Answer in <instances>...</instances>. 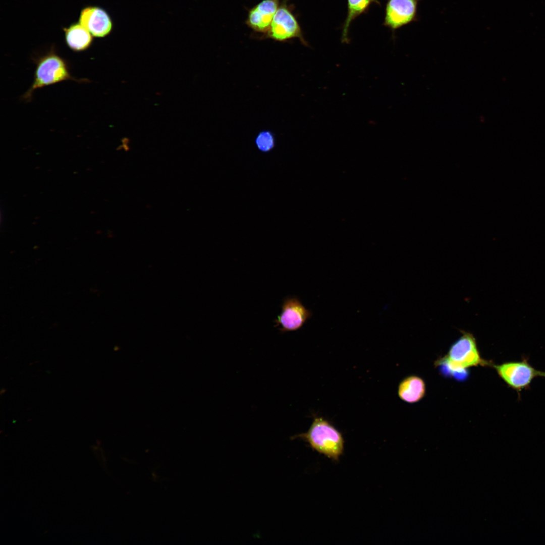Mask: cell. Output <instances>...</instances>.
I'll return each instance as SVG.
<instances>
[{"label": "cell", "mask_w": 545, "mask_h": 545, "mask_svg": "<svg viewBox=\"0 0 545 545\" xmlns=\"http://www.w3.org/2000/svg\"><path fill=\"white\" fill-rule=\"evenodd\" d=\"M281 0H262L248 12L247 25L253 31L264 34L269 27Z\"/></svg>", "instance_id": "9c48e42d"}, {"label": "cell", "mask_w": 545, "mask_h": 545, "mask_svg": "<svg viewBox=\"0 0 545 545\" xmlns=\"http://www.w3.org/2000/svg\"><path fill=\"white\" fill-rule=\"evenodd\" d=\"M420 1L387 0L383 25L394 34L397 29L418 21V6Z\"/></svg>", "instance_id": "8992f818"}, {"label": "cell", "mask_w": 545, "mask_h": 545, "mask_svg": "<svg viewBox=\"0 0 545 545\" xmlns=\"http://www.w3.org/2000/svg\"><path fill=\"white\" fill-rule=\"evenodd\" d=\"M493 367L500 378L510 388L519 393L527 390L534 379L545 377V371L535 369L524 358L519 361H509Z\"/></svg>", "instance_id": "277c9868"}, {"label": "cell", "mask_w": 545, "mask_h": 545, "mask_svg": "<svg viewBox=\"0 0 545 545\" xmlns=\"http://www.w3.org/2000/svg\"><path fill=\"white\" fill-rule=\"evenodd\" d=\"M372 4L380 5V2L378 0H347V13L342 27V42L349 43L351 23L357 17L366 13Z\"/></svg>", "instance_id": "7c38bea8"}, {"label": "cell", "mask_w": 545, "mask_h": 545, "mask_svg": "<svg viewBox=\"0 0 545 545\" xmlns=\"http://www.w3.org/2000/svg\"><path fill=\"white\" fill-rule=\"evenodd\" d=\"M254 144L260 152L269 153L275 149L276 145L275 134L268 130H262L256 136Z\"/></svg>", "instance_id": "4fadbf2b"}, {"label": "cell", "mask_w": 545, "mask_h": 545, "mask_svg": "<svg viewBox=\"0 0 545 545\" xmlns=\"http://www.w3.org/2000/svg\"><path fill=\"white\" fill-rule=\"evenodd\" d=\"M281 309L280 314L275 320V326L279 327L283 333L300 329L312 315L296 297L284 299Z\"/></svg>", "instance_id": "52a82bcc"}, {"label": "cell", "mask_w": 545, "mask_h": 545, "mask_svg": "<svg viewBox=\"0 0 545 545\" xmlns=\"http://www.w3.org/2000/svg\"><path fill=\"white\" fill-rule=\"evenodd\" d=\"M33 61L36 66L33 81L29 88L22 96V99L25 101L28 102L32 99L36 90L46 86L66 80L78 83L89 82L88 79H77L71 75L68 62L58 54L53 45Z\"/></svg>", "instance_id": "7a4b0ae2"}, {"label": "cell", "mask_w": 545, "mask_h": 545, "mask_svg": "<svg viewBox=\"0 0 545 545\" xmlns=\"http://www.w3.org/2000/svg\"><path fill=\"white\" fill-rule=\"evenodd\" d=\"M435 365L445 375L464 380L468 377L469 368L493 366L494 364L481 357L474 336L463 331L450 346L447 354L438 359Z\"/></svg>", "instance_id": "6da1fadb"}, {"label": "cell", "mask_w": 545, "mask_h": 545, "mask_svg": "<svg viewBox=\"0 0 545 545\" xmlns=\"http://www.w3.org/2000/svg\"><path fill=\"white\" fill-rule=\"evenodd\" d=\"M63 31L66 44L73 51H85L93 43L94 37L79 22L63 27Z\"/></svg>", "instance_id": "30bf717a"}, {"label": "cell", "mask_w": 545, "mask_h": 545, "mask_svg": "<svg viewBox=\"0 0 545 545\" xmlns=\"http://www.w3.org/2000/svg\"><path fill=\"white\" fill-rule=\"evenodd\" d=\"M262 36L279 42L298 38L303 45H308L295 15L286 4L283 2L275 14L268 30Z\"/></svg>", "instance_id": "5b68a950"}, {"label": "cell", "mask_w": 545, "mask_h": 545, "mask_svg": "<svg viewBox=\"0 0 545 545\" xmlns=\"http://www.w3.org/2000/svg\"><path fill=\"white\" fill-rule=\"evenodd\" d=\"M291 439L303 440L312 450L334 461H338L344 451L345 441L341 432L321 417H314L307 431Z\"/></svg>", "instance_id": "3957f363"}, {"label": "cell", "mask_w": 545, "mask_h": 545, "mask_svg": "<svg viewBox=\"0 0 545 545\" xmlns=\"http://www.w3.org/2000/svg\"><path fill=\"white\" fill-rule=\"evenodd\" d=\"M426 385L420 377L411 375L403 379L398 387V395L403 401L412 404L420 401L425 396Z\"/></svg>", "instance_id": "8fae6325"}, {"label": "cell", "mask_w": 545, "mask_h": 545, "mask_svg": "<svg viewBox=\"0 0 545 545\" xmlns=\"http://www.w3.org/2000/svg\"><path fill=\"white\" fill-rule=\"evenodd\" d=\"M78 22L94 37H105L113 29V22L109 14L105 10L97 6L88 5L83 7L80 12Z\"/></svg>", "instance_id": "ba28073f"}]
</instances>
